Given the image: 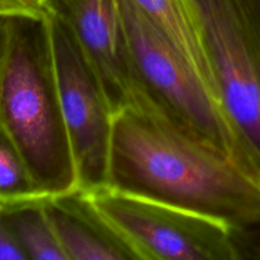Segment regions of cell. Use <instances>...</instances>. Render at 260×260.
<instances>
[{
	"label": "cell",
	"instance_id": "cell-1",
	"mask_svg": "<svg viewBox=\"0 0 260 260\" xmlns=\"http://www.w3.org/2000/svg\"><path fill=\"white\" fill-rule=\"evenodd\" d=\"M107 185L217 218L239 234L260 223V182L160 113L113 114Z\"/></svg>",
	"mask_w": 260,
	"mask_h": 260
},
{
	"label": "cell",
	"instance_id": "cell-2",
	"mask_svg": "<svg viewBox=\"0 0 260 260\" xmlns=\"http://www.w3.org/2000/svg\"><path fill=\"white\" fill-rule=\"evenodd\" d=\"M0 123L24 156L43 194L79 189L45 13L5 17Z\"/></svg>",
	"mask_w": 260,
	"mask_h": 260
},
{
	"label": "cell",
	"instance_id": "cell-3",
	"mask_svg": "<svg viewBox=\"0 0 260 260\" xmlns=\"http://www.w3.org/2000/svg\"><path fill=\"white\" fill-rule=\"evenodd\" d=\"M241 161L260 182V0H192Z\"/></svg>",
	"mask_w": 260,
	"mask_h": 260
},
{
	"label": "cell",
	"instance_id": "cell-4",
	"mask_svg": "<svg viewBox=\"0 0 260 260\" xmlns=\"http://www.w3.org/2000/svg\"><path fill=\"white\" fill-rule=\"evenodd\" d=\"M119 2L135 65L152 102L173 124L246 169L218 99L145 13L131 0Z\"/></svg>",
	"mask_w": 260,
	"mask_h": 260
},
{
	"label": "cell",
	"instance_id": "cell-5",
	"mask_svg": "<svg viewBox=\"0 0 260 260\" xmlns=\"http://www.w3.org/2000/svg\"><path fill=\"white\" fill-rule=\"evenodd\" d=\"M86 193L137 260L241 259L238 233L223 221L109 185Z\"/></svg>",
	"mask_w": 260,
	"mask_h": 260
},
{
	"label": "cell",
	"instance_id": "cell-6",
	"mask_svg": "<svg viewBox=\"0 0 260 260\" xmlns=\"http://www.w3.org/2000/svg\"><path fill=\"white\" fill-rule=\"evenodd\" d=\"M46 17L58 101L78 187L88 192L107 185L113 112L95 73L68 25L53 15Z\"/></svg>",
	"mask_w": 260,
	"mask_h": 260
},
{
	"label": "cell",
	"instance_id": "cell-7",
	"mask_svg": "<svg viewBox=\"0 0 260 260\" xmlns=\"http://www.w3.org/2000/svg\"><path fill=\"white\" fill-rule=\"evenodd\" d=\"M42 9L71 30L113 114L126 108L162 114L140 80L119 0H42Z\"/></svg>",
	"mask_w": 260,
	"mask_h": 260
},
{
	"label": "cell",
	"instance_id": "cell-8",
	"mask_svg": "<svg viewBox=\"0 0 260 260\" xmlns=\"http://www.w3.org/2000/svg\"><path fill=\"white\" fill-rule=\"evenodd\" d=\"M43 206L68 260H137L102 218L85 190L48 196Z\"/></svg>",
	"mask_w": 260,
	"mask_h": 260
},
{
	"label": "cell",
	"instance_id": "cell-9",
	"mask_svg": "<svg viewBox=\"0 0 260 260\" xmlns=\"http://www.w3.org/2000/svg\"><path fill=\"white\" fill-rule=\"evenodd\" d=\"M183 53L203 83L218 99L215 78L202 43L192 0H131ZM220 102V99H218ZM221 103V102H220Z\"/></svg>",
	"mask_w": 260,
	"mask_h": 260
},
{
	"label": "cell",
	"instance_id": "cell-10",
	"mask_svg": "<svg viewBox=\"0 0 260 260\" xmlns=\"http://www.w3.org/2000/svg\"><path fill=\"white\" fill-rule=\"evenodd\" d=\"M45 198L2 203V218L28 259L68 260L45 211Z\"/></svg>",
	"mask_w": 260,
	"mask_h": 260
},
{
	"label": "cell",
	"instance_id": "cell-11",
	"mask_svg": "<svg viewBox=\"0 0 260 260\" xmlns=\"http://www.w3.org/2000/svg\"><path fill=\"white\" fill-rule=\"evenodd\" d=\"M47 197L38 188L27 161L0 123V202L13 203Z\"/></svg>",
	"mask_w": 260,
	"mask_h": 260
},
{
	"label": "cell",
	"instance_id": "cell-12",
	"mask_svg": "<svg viewBox=\"0 0 260 260\" xmlns=\"http://www.w3.org/2000/svg\"><path fill=\"white\" fill-rule=\"evenodd\" d=\"M0 260H28L24 251L9 233L2 218V202H0Z\"/></svg>",
	"mask_w": 260,
	"mask_h": 260
},
{
	"label": "cell",
	"instance_id": "cell-13",
	"mask_svg": "<svg viewBox=\"0 0 260 260\" xmlns=\"http://www.w3.org/2000/svg\"><path fill=\"white\" fill-rule=\"evenodd\" d=\"M241 259L260 260V223L238 235Z\"/></svg>",
	"mask_w": 260,
	"mask_h": 260
},
{
	"label": "cell",
	"instance_id": "cell-14",
	"mask_svg": "<svg viewBox=\"0 0 260 260\" xmlns=\"http://www.w3.org/2000/svg\"><path fill=\"white\" fill-rule=\"evenodd\" d=\"M8 14H43L42 0H0Z\"/></svg>",
	"mask_w": 260,
	"mask_h": 260
},
{
	"label": "cell",
	"instance_id": "cell-15",
	"mask_svg": "<svg viewBox=\"0 0 260 260\" xmlns=\"http://www.w3.org/2000/svg\"><path fill=\"white\" fill-rule=\"evenodd\" d=\"M5 48V17H0V68Z\"/></svg>",
	"mask_w": 260,
	"mask_h": 260
},
{
	"label": "cell",
	"instance_id": "cell-16",
	"mask_svg": "<svg viewBox=\"0 0 260 260\" xmlns=\"http://www.w3.org/2000/svg\"><path fill=\"white\" fill-rule=\"evenodd\" d=\"M0 17H9V14H8L7 9H5V8L3 7L2 3H0Z\"/></svg>",
	"mask_w": 260,
	"mask_h": 260
}]
</instances>
